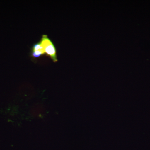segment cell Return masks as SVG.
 Wrapping results in <instances>:
<instances>
[{
  "label": "cell",
  "mask_w": 150,
  "mask_h": 150,
  "mask_svg": "<svg viewBox=\"0 0 150 150\" xmlns=\"http://www.w3.org/2000/svg\"><path fill=\"white\" fill-rule=\"evenodd\" d=\"M44 52L40 51H31L30 53V56L33 59H37L40 56L45 55Z\"/></svg>",
  "instance_id": "2"
},
{
  "label": "cell",
  "mask_w": 150,
  "mask_h": 150,
  "mask_svg": "<svg viewBox=\"0 0 150 150\" xmlns=\"http://www.w3.org/2000/svg\"><path fill=\"white\" fill-rule=\"evenodd\" d=\"M40 42L43 46L45 54L49 56L53 62H57V50L54 42L46 34L42 35Z\"/></svg>",
  "instance_id": "1"
}]
</instances>
